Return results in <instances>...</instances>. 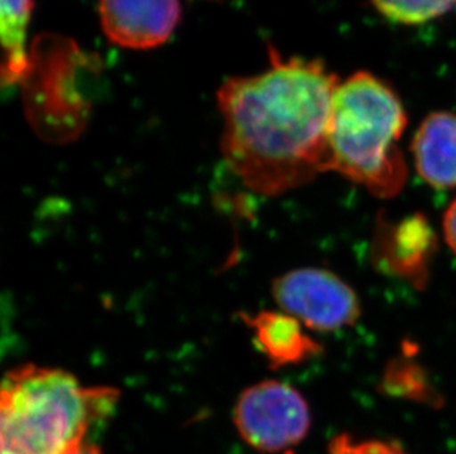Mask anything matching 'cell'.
I'll return each mask as SVG.
<instances>
[{"instance_id":"8992f818","label":"cell","mask_w":456,"mask_h":454,"mask_svg":"<svg viewBox=\"0 0 456 454\" xmlns=\"http://www.w3.org/2000/svg\"><path fill=\"white\" fill-rule=\"evenodd\" d=\"M272 296L281 312L318 332L345 329L361 316L356 292L325 269L303 267L282 274L272 283Z\"/></svg>"},{"instance_id":"3957f363","label":"cell","mask_w":456,"mask_h":454,"mask_svg":"<svg viewBox=\"0 0 456 454\" xmlns=\"http://www.w3.org/2000/svg\"><path fill=\"white\" fill-rule=\"evenodd\" d=\"M408 118L387 83L359 71L337 87L330 126V172L379 198L402 192L408 166L399 148Z\"/></svg>"},{"instance_id":"9c48e42d","label":"cell","mask_w":456,"mask_h":454,"mask_svg":"<svg viewBox=\"0 0 456 454\" xmlns=\"http://www.w3.org/2000/svg\"><path fill=\"white\" fill-rule=\"evenodd\" d=\"M415 168L436 189L456 188V114L433 112L413 137Z\"/></svg>"},{"instance_id":"5b68a950","label":"cell","mask_w":456,"mask_h":454,"mask_svg":"<svg viewBox=\"0 0 456 454\" xmlns=\"http://www.w3.org/2000/svg\"><path fill=\"white\" fill-rule=\"evenodd\" d=\"M233 424L253 450L287 453L307 437L312 413L307 400L293 385L266 379L242 391L233 409Z\"/></svg>"},{"instance_id":"ba28073f","label":"cell","mask_w":456,"mask_h":454,"mask_svg":"<svg viewBox=\"0 0 456 454\" xmlns=\"http://www.w3.org/2000/svg\"><path fill=\"white\" fill-rule=\"evenodd\" d=\"M379 257L386 266L413 283H424L436 249L433 227L422 215H411L401 223L379 231Z\"/></svg>"},{"instance_id":"30bf717a","label":"cell","mask_w":456,"mask_h":454,"mask_svg":"<svg viewBox=\"0 0 456 454\" xmlns=\"http://www.w3.org/2000/svg\"><path fill=\"white\" fill-rule=\"evenodd\" d=\"M250 328L258 350L272 368L298 364L316 356L321 345L303 330V323L284 312L265 310L254 316H242Z\"/></svg>"},{"instance_id":"4fadbf2b","label":"cell","mask_w":456,"mask_h":454,"mask_svg":"<svg viewBox=\"0 0 456 454\" xmlns=\"http://www.w3.org/2000/svg\"><path fill=\"white\" fill-rule=\"evenodd\" d=\"M330 454H408L399 444L383 440H362L341 434L330 444Z\"/></svg>"},{"instance_id":"7a4b0ae2","label":"cell","mask_w":456,"mask_h":454,"mask_svg":"<svg viewBox=\"0 0 456 454\" xmlns=\"http://www.w3.org/2000/svg\"><path fill=\"white\" fill-rule=\"evenodd\" d=\"M0 394V454H73L118 400L116 388L35 363L11 369Z\"/></svg>"},{"instance_id":"6da1fadb","label":"cell","mask_w":456,"mask_h":454,"mask_svg":"<svg viewBox=\"0 0 456 454\" xmlns=\"http://www.w3.org/2000/svg\"><path fill=\"white\" fill-rule=\"evenodd\" d=\"M340 82L319 61L281 60L253 77L231 78L217 92L222 150L253 192L275 197L330 172V126Z\"/></svg>"},{"instance_id":"7c38bea8","label":"cell","mask_w":456,"mask_h":454,"mask_svg":"<svg viewBox=\"0 0 456 454\" xmlns=\"http://www.w3.org/2000/svg\"><path fill=\"white\" fill-rule=\"evenodd\" d=\"M381 15L399 24H422L449 12L456 0H372Z\"/></svg>"},{"instance_id":"52a82bcc","label":"cell","mask_w":456,"mask_h":454,"mask_svg":"<svg viewBox=\"0 0 456 454\" xmlns=\"http://www.w3.org/2000/svg\"><path fill=\"white\" fill-rule=\"evenodd\" d=\"M100 18L110 42L126 49L166 44L181 20L179 0H100Z\"/></svg>"},{"instance_id":"5bb4252c","label":"cell","mask_w":456,"mask_h":454,"mask_svg":"<svg viewBox=\"0 0 456 454\" xmlns=\"http://www.w3.org/2000/svg\"><path fill=\"white\" fill-rule=\"evenodd\" d=\"M444 235L449 248L456 254V198L444 215Z\"/></svg>"},{"instance_id":"8fae6325","label":"cell","mask_w":456,"mask_h":454,"mask_svg":"<svg viewBox=\"0 0 456 454\" xmlns=\"http://www.w3.org/2000/svg\"><path fill=\"white\" fill-rule=\"evenodd\" d=\"M33 0H0V35H2V85L21 83L28 65L26 49L27 28L31 18Z\"/></svg>"},{"instance_id":"277c9868","label":"cell","mask_w":456,"mask_h":454,"mask_svg":"<svg viewBox=\"0 0 456 454\" xmlns=\"http://www.w3.org/2000/svg\"><path fill=\"white\" fill-rule=\"evenodd\" d=\"M100 64L64 36L46 33L33 42L21 91L27 120L37 136L67 143L83 134L92 112L89 83Z\"/></svg>"},{"instance_id":"9a60e30c","label":"cell","mask_w":456,"mask_h":454,"mask_svg":"<svg viewBox=\"0 0 456 454\" xmlns=\"http://www.w3.org/2000/svg\"><path fill=\"white\" fill-rule=\"evenodd\" d=\"M73 454H102L101 453L100 449L96 446H92V444H83L78 450L74 451Z\"/></svg>"}]
</instances>
